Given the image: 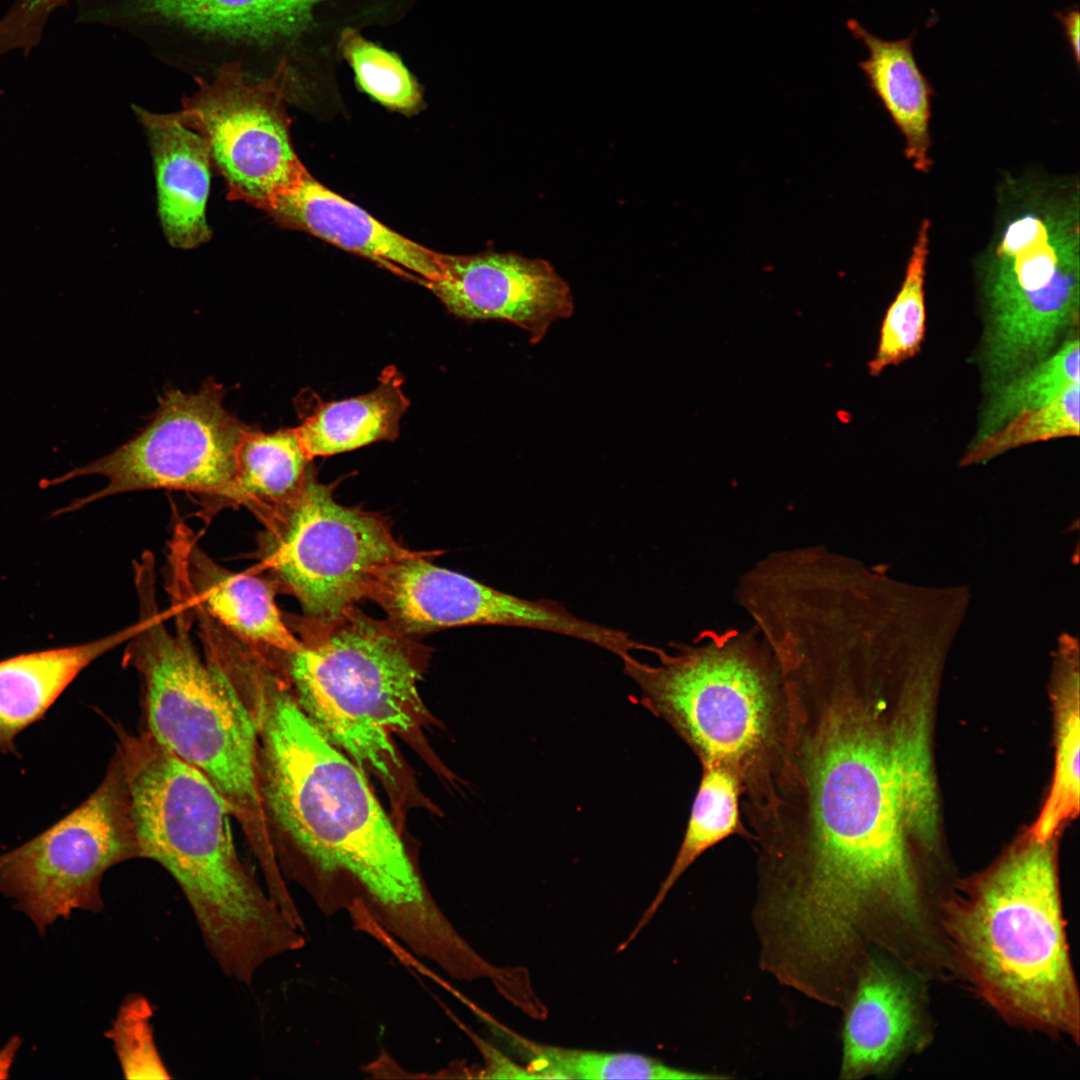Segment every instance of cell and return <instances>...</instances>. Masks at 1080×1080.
I'll return each mask as SVG.
<instances>
[{"label":"cell","instance_id":"cell-1","mask_svg":"<svg viewBox=\"0 0 1080 1080\" xmlns=\"http://www.w3.org/2000/svg\"><path fill=\"white\" fill-rule=\"evenodd\" d=\"M789 734L762 857L809 903L904 908L945 864L934 757L937 690L856 667L785 680Z\"/></svg>","mask_w":1080,"mask_h":1080},{"label":"cell","instance_id":"cell-2","mask_svg":"<svg viewBox=\"0 0 1080 1080\" xmlns=\"http://www.w3.org/2000/svg\"><path fill=\"white\" fill-rule=\"evenodd\" d=\"M263 812L284 876L327 917L365 918L433 963L463 936L440 908L359 766L304 713L283 671L247 668Z\"/></svg>","mask_w":1080,"mask_h":1080},{"label":"cell","instance_id":"cell-3","mask_svg":"<svg viewBox=\"0 0 1080 1080\" xmlns=\"http://www.w3.org/2000/svg\"><path fill=\"white\" fill-rule=\"evenodd\" d=\"M141 858L177 882L224 974L250 985L268 961L302 949L297 928L238 856L224 799L147 731L115 727Z\"/></svg>","mask_w":1080,"mask_h":1080},{"label":"cell","instance_id":"cell-4","mask_svg":"<svg viewBox=\"0 0 1080 1080\" xmlns=\"http://www.w3.org/2000/svg\"><path fill=\"white\" fill-rule=\"evenodd\" d=\"M949 968L1006 1022L1076 1043L1080 997L1066 936L1056 840L1028 833L941 893Z\"/></svg>","mask_w":1080,"mask_h":1080},{"label":"cell","instance_id":"cell-5","mask_svg":"<svg viewBox=\"0 0 1080 1080\" xmlns=\"http://www.w3.org/2000/svg\"><path fill=\"white\" fill-rule=\"evenodd\" d=\"M656 647L655 663L632 655L624 673L640 702L698 756L738 780L749 821L773 807L785 762L789 704L766 642L749 628L705 629L691 642Z\"/></svg>","mask_w":1080,"mask_h":1080},{"label":"cell","instance_id":"cell-6","mask_svg":"<svg viewBox=\"0 0 1080 1080\" xmlns=\"http://www.w3.org/2000/svg\"><path fill=\"white\" fill-rule=\"evenodd\" d=\"M154 576H135L140 614L124 656L142 680L146 731L215 787L241 826L267 889L278 891L285 880L263 812L256 723L220 665L198 654L189 633L190 606L177 600L173 630L165 625Z\"/></svg>","mask_w":1080,"mask_h":1080},{"label":"cell","instance_id":"cell-7","mask_svg":"<svg viewBox=\"0 0 1080 1080\" xmlns=\"http://www.w3.org/2000/svg\"><path fill=\"white\" fill-rule=\"evenodd\" d=\"M293 626L300 648L271 656L298 704L359 767L393 781L399 761L391 738L424 715L418 692L424 647L356 607L332 621L303 617Z\"/></svg>","mask_w":1080,"mask_h":1080},{"label":"cell","instance_id":"cell-8","mask_svg":"<svg viewBox=\"0 0 1080 1080\" xmlns=\"http://www.w3.org/2000/svg\"><path fill=\"white\" fill-rule=\"evenodd\" d=\"M258 556L304 618L328 622L369 598L381 573L411 555L378 514L338 503L312 472L301 491L261 521Z\"/></svg>","mask_w":1080,"mask_h":1080},{"label":"cell","instance_id":"cell-9","mask_svg":"<svg viewBox=\"0 0 1080 1080\" xmlns=\"http://www.w3.org/2000/svg\"><path fill=\"white\" fill-rule=\"evenodd\" d=\"M141 858L124 766L116 751L96 790L26 843L0 854V891L43 935L59 917L99 912L113 866Z\"/></svg>","mask_w":1080,"mask_h":1080},{"label":"cell","instance_id":"cell-10","mask_svg":"<svg viewBox=\"0 0 1080 1080\" xmlns=\"http://www.w3.org/2000/svg\"><path fill=\"white\" fill-rule=\"evenodd\" d=\"M248 427L225 408L224 390L211 379L196 392L169 390L135 437L39 485L47 488L87 475L107 480L102 489L73 500L53 516L116 494L151 489L189 491L224 505L232 489L237 449Z\"/></svg>","mask_w":1080,"mask_h":1080},{"label":"cell","instance_id":"cell-11","mask_svg":"<svg viewBox=\"0 0 1080 1080\" xmlns=\"http://www.w3.org/2000/svg\"><path fill=\"white\" fill-rule=\"evenodd\" d=\"M154 18L276 54L298 91L337 85L349 33L398 26L420 0H136ZM275 67V68H276Z\"/></svg>","mask_w":1080,"mask_h":1080},{"label":"cell","instance_id":"cell-12","mask_svg":"<svg viewBox=\"0 0 1080 1080\" xmlns=\"http://www.w3.org/2000/svg\"><path fill=\"white\" fill-rule=\"evenodd\" d=\"M176 112L205 141L231 200L265 210L306 170L293 149L286 102L294 97L284 67L253 80L240 62L223 63Z\"/></svg>","mask_w":1080,"mask_h":1080},{"label":"cell","instance_id":"cell-13","mask_svg":"<svg viewBox=\"0 0 1080 1080\" xmlns=\"http://www.w3.org/2000/svg\"><path fill=\"white\" fill-rule=\"evenodd\" d=\"M435 552H413L392 562L376 581L370 599L388 622L411 635L467 625H497L553 632L594 643L598 624L583 620L556 601L521 598L464 574L432 564Z\"/></svg>","mask_w":1080,"mask_h":1080},{"label":"cell","instance_id":"cell-14","mask_svg":"<svg viewBox=\"0 0 1080 1080\" xmlns=\"http://www.w3.org/2000/svg\"><path fill=\"white\" fill-rule=\"evenodd\" d=\"M426 288L455 316L512 323L532 344L574 311L568 283L549 262L514 252L441 253L440 274Z\"/></svg>","mask_w":1080,"mask_h":1080},{"label":"cell","instance_id":"cell-15","mask_svg":"<svg viewBox=\"0 0 1080 1080\" xmlns=\"http://www.w3.org/2000/svg\"><path fill=\"white\" fill-rule=\"evenodd\" d=\"M926 981L885 952L867 957L849 992L842 1078L885 1073L928 1046Z\"/></svg>","mask_w":1080,"mask_h":1080},{"label":"cell","instance_id":"cell-16","mask_svg":"<svg viewBox=\"0 0 1080 1080\" xmlns=\"http://www.w3.org/2000/svg\"><path fill=\"white\" fill-rule=\"evenodd\" d=\"M264 211L281 227L309 233L425 287L440 274L441 253L387 227L307 170Z\"/></svg>","mask_w":1080,"mask_h":1080},{"label":"cell","instance_id":"cell-17","mask_svg":"<svg viewBox=\"0 0 1080 1080\" xmlns=\"http://www.w3.org/2000/svg\"><path fill=\"white\" fill-rule=\"evenodd\" d=\"M173 590L242 642L265 651L292 652L299 638L275 601L271 580L228 570L210 558L191 532L178 527L173 543Z\"/></svg>","mask_w":1080,"mask_h":1080},{"label":"cell","instance_id":"cell-18","mask_svg":"<svg viewBox=\"0 0 1080 1080\" xmlns=\"http://www.w3.org/2000/svg\"><path fill=\"white\" fill-rule=\"evenodd\" d=\"M134 110L151 147L164 234L175 248H195L211 236L206 204L212 164L206 143L176 112Z\"/></svg>","mask_w":1080,"mask_h":1080},{"label":"cell","instance_id":"cell-19","mask_svg":"<svg viewBox=\"0 0 1080 1080\" xmlns=\"http://www.w3.org/2000/svg\"><path fill=\"white\" fill-rule=\"evenodd\" d=\"M134 632L135 625L91 642L0 660V751L19 756L18 734L42 720L87 666Z\"/></svg>","mask_w":1080,"mask_h":1080},{"label":"cell","instance_id":"cell-20","mask_svg":"<svg viewBox=\"0 0 1080 1080\" xmlns=\"http://www.w3.org/2000/svg\"><path fill=\"white\" fill-rule=\"evenodd\" d=\"M847 27L867 49L868 56L859 62V68L899 129L906 159L918 172L928 173L932 167L930 122L934 91L914 54L916 33L885 40L857 20H849Z\"/></svg>","mask_w":1080,"mask_h":1080},{"label":"cell","instance_id":"cell-21","mask_svg":"<svg viewBox=\"0 0 1080 1080\" xmlns=\"http://www.w3.org/2000/svg\"><path fill=\"white\" fill-rule=\"evenodd\" d=\"M401 386L400 377L391 371L369 393L316 408L296 427L308 456H331L394 439L408 406Z\"/></svg>","mask_w":1080,"mask_h":1080},{"label":"cell","instance_id":"cell-22","mask_svg":"<svg viewBox=\"0 0 1080 1080\" xmlns=\"http://www.w3.org/2000/svg\"><path fill=\"white\" fill-rule=\"evenodd\" d=\"M296 428L262 432L248 427L236 453L227 504L244 506L261 521L288 503L313 472Z\"/></svg>","mask_w":1080,"mask_h":1080},{"label":"cell","instance_id":"cell-23","mask_svg":"<svg viewBox=\"0 0 1080 1080\" xmlns=\"http://www.w3.org/2000/svg\"><path fill=\"white\" fill-rule=\"evenodd\" d=\"M484 1020L530 1064L539 1078L553 1079H721L724 1076L686 1070L638 1053L566 1048L525 1038L490 1016Z\"/></svg>","mask_w":1080,"mask_h":1080},{"label":"cell","instance_id":"cell-24","mask_svg":"<svg viewBox=\"0 0 1080 1080\" xmlns=\"http://www.w3.org/2000/svg\"><path fill=\"white\" fill-rule=\"evenodd\" d=\"M1055 676L1054 769L1051 786L1036 820L1027 832L1040 841L1057 840L1064 826L1079 813L1080 704L1077 654L1065 653Z\"/></svg>","mask_w":1080,"mask_h":1080},{"label":"cell","instance_id":"cell-25","mask_svg":"<svg viewBox=\"0 0 1080 1080\" xmlns=\"http://www.w3.org/2000/svg\"><path fill=\"white\" fill-rule=\"evenodd\" d=\"M741 789L737 778L718 764H703L685 834L658 892L620 950L650 922L685 871L708 849L734 834L745 835L740 819Z\"/></svg>","mask_w":1080,"mask_h":1080},{"label":"cell","instance_id":"cell-26","mask_svg":"<svg viewBox=\"0 0 1080 1080\" xmlns=\"http://www.w3.org/2000/svg\"><path fill=\"white\" fill-rule=\"evenodd\" d=\"M930 221L923 219L907 263L901 287L883 318L878 347L868 363L872 376L914 357L926 329L925 277L930 244Z\"/></svg>","mask_w":1080,"mask_h":1080},{"label":"cell","instance_id":"cell-27","mask_svg":"<svg viewBox=\"0 0 1080 1080\" xmlns=\"http://www.w3.org/2000/svg\"><path fill=\"white\" fill-rule=\"evenodd\" d=\"M1079 382V339L1069 337L1044 360L992 387L976 440L1012 418L1045 407L1069 385Z\"/></svg>","mask_w":1080,"mask_h":1080},{"label":"cell","instance_id":"cell-28","mask_svg":"<svg viewBox=\"0 0 1080 1080\" xmlns=\"http://www.w3.org/2000/svg\"><path fill=\"white\" fill-rule=\"evenodd\" d=\"M342 57L358 87L379 104L405 115L424 107L422 87L397 53L352 32L343 41Z\"/></svg>","mask_w":1080,"mask_h":1080},{"label":"cell","instance_id":"cell-29","mask_svg":"<svg viewBox=\"0 0 1080 1080\" xmlns=\"http://www.w3.org/2000/svg\"><path fill=\"white\" fill-rule=\"evenodd\" d=\"M1079 384L1069 385L1045 407L1020 414L975 440L961 464L985 462L1011 449L1040 441L1078 436Z\"/></svg>","mask_w":1080,"mask_h":1080},{"label":"cell","instance_id":"cell-30","mask_svg":"<svg viewBox=\"0 0 1080 1080\" xmlns=\"http://www.w3.org/2000/svg\"><path fill=\"white\" fill-rule=\"evenodd\" d=\"M152 1018L149 1000L140 994H130L105 1032L127 1079L170 1078L155 1043Z\"/></svg>","mask_w":1080,"mask_h":1080},{"label":"cell","instance_id":"cell-31","mask_svg":"<svg viewBox=\"0 0 1080 1080\" xmlns=\"http://www.w3.org/2000/svg\"><path fill=\"white\" fill-rule=\"evenodd\" d=\"M68 0H17L0 19V36L13 47L32 50L48 18Z\"/></svg>","mask_w":1080,"mask_h":1080},{"label":"cell","instance_id":"cell-32","mask_svg":"<svg viewBox=\"0 0 1080 1080\" xmlns=\"http://www.w3.org/2000/svg\"><path fill=\"white\" fill-rule=\"evenodd\" d=\"M1059 20L1071 54L1074 58L1075 64L1078 67L1080 61V44H1079V27H1080V13L1078 6L1070 7L1066 11H1059L1055 14Z\"/></svg>","mask_w":1080,"mask_h":1080},{"label":"cell","instance_id":"cell-33","mask_svg":"<svg viewBox=\"0 0 1080 1080\" xmlns=\"http://www.w3.org/2000/svg\"><path fill=\"white\" fill-rule=\"evenodd\" d=\"M945 967H947V960H946V966H945ZM945 969H946V968H944V969H943V971H944ZM943 971H942V972H943ZM940 973H941V972H940ZM920 975H921V974H920ZM922 976H923V975H922ZM935 976H936V975H935ZM924 977H925V976H924ZM926 978H931V977H926Z\"/></svg>","mask_w":1080,"mask_h":1080}]
</instances>
